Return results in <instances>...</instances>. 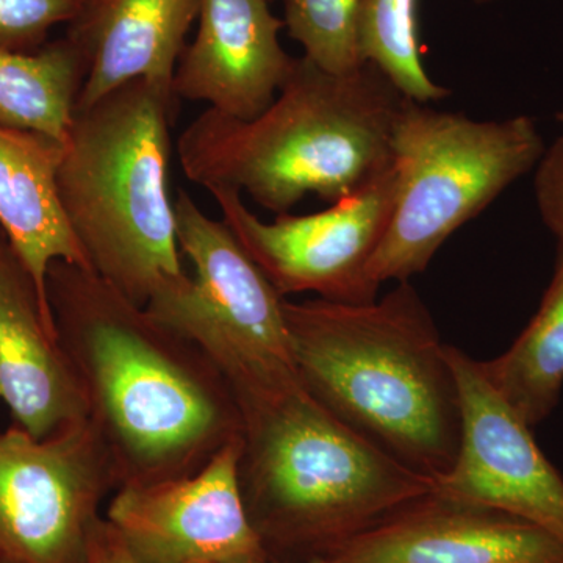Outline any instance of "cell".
<instances>
[{
    "instance_id": "5",
    "label": "cell",
    "mask_w": 563,
    "mask_h": 563,
    "mask_svg": "<svg viewBox=\"0 0 563 563\" xmlns=\"http://www.w3.org/2000/svg\"><path fill=\"white\" fill-rule=\"evenodd\" d=\"M179 99L139 79L76 109L63 141V213L92 273L146 307L187 277L169 192L172 124Z\"/></svg>"
},
{
    "instance_id": "7",
    "label": "cell",
    "mask_w": 563,
    "mask_h": 563,
    "mask_svg": "<svg viewBox=\"0 0 563 563\" xmlns=\"http://www.w3.org/2000/svg\"><path fill=\"white\" fill-rule=\"evenodd\" d=\"M177 242L192 276L162 288L146 310L199 347L244 410L301 387L284 302L224 221L187 191L176 198Z\"/></svg>"
},
{
    "instance_id": "20",
    "label": "cell",
    "mask_w": 563,
    "mask_h": 563,
    "mask_svg": "<svg viewBox=\"0 0 563 563\" xmlns=\"http://www.w3.org/2000/svg\"><path fill=\"white\" fill-rule=\"evenodd\" d=\"M285 29L303 57L333 74L365 65L361 51L362 0H282Z\"/></svg>"
},
{
    "instance_id": "13",
    "label": "cell",
    "mask_w": 563,
    "mask_h": 563,
    "mask_svg": "<svg viewBox=\"0 0 563 563\" xmlns=\"http://www.w3.org/2000/svg\"><path fill=\"white\" fill-rule=\"evenodd\" d=\"M272 0H201L198 31L174 73L177 99L252 120L272 106L295 57L285 52Z\"/></svg>"
},
{
    "instance_id": "25",
    "label": "cell",
    "mask_w": 563,
    "mask_h": 563,
    "mask_svg": "<svg viewBox=\"0 0 563 563\" xmlns=\"http://www.w3.org/2000/svg\"><path fill=\"white\" fill-rule=\"evenodd\" d=\"M558 121H559V124H561V128H562L561 139L563 140V106L561 107V110L558 111Z\"/></svg>"
},
{
    "instance_id": "2",
    "label": "cell",
    "mask_w": 563,
    "mask_h": 563,
    "mask_svg": "<svg viewBox=\"0 0 563 563\" xmlns=\"http://www.w3.org/2000/svg\"><path fill=\"white\" fill-rule=\"evenodd\" d=\"M302 387L344 424L437 485L461 446L457 380L421 296L399 282L363 303L284 302Z\"/></svg>"
},
{
    "instance_id": "6",
    "label": "cell",
    "mask_w": 563,
    "mask_h": 563,
    "mask_svg": "<svg viewBox=\"0 0 563 563\" xmlns=\"http://www.w3.org/2000/svg\"><path fill=\"white\" fill-rule=\"evenodd\" d=\"M544 151L531 117L476 121L407 98L393 131L395 206L369 279L380 287L426 272L444 242L537 168Z\"/></svg>"
},
{
    "instance_id": "26",
    "label": "cell",
    "mask_w": 563,
    "mask_h": 563,
    "mask_svg": "<svg viewBox=\"0 0 563 563\" xmlns=\"http://www.w3.org/2000/svg\"><path fill=\"white\" fill-rule=\"evenodd\" d=\"M258 563H279V562H258ZM307 563H331V562H325V561H318V562H307Z\"/></svg>"
},
{
    "instance_id": "3",
    "label": "cell",
    "mask_w": 563,
    "mask_h": 563,
    "mask_svg": "<svg viewBox=\"0 0 563 563\" xmlns=\"http://www.w3.org/2000/svg\"><path fill=\"white\" fill-rule=\"evenodd\" d=\"M406 96L373 63L333 74L292 60L276 99L252 120L207 109L180 133L185 177L288 213L309 195L335 203L393 166V131Z\"/></svg>"
},
{
    "instance_id": "1",
    "label": "cell",
    "mask_w": 563,
    "mask_h": 563,
    "mask_svg": "<svg viewBox=\"0 0 563 563\" xmlns=\"http://www.w3.org/2000/svg\"><path fill=\"white\" fill-rule=\"evenodd\" d=\"M46 292L118 488L191 476L242 439V410L222 374L146 307L63 261L47 269Z\"/></svg>"
},
{
    "instance_id": "28",
    "label": "cell",
    "mask_w": 563,
    "mask_h": 563,
    "mask_svg": "<svg viewBox=\"0 0 563 563\" xmlns=\"http://www.w3.org/2000/svg\"><path fill=\"white\" fill-rule=\"evenodd\" d=\"M272 2H273V0H272Z\"/></svg>"
},
{
    "instance_id": "21",
    "label": "cell",
    "mask_w": 563,
    "mask_h": 563,
    "mask_svg": "<svg viewBox=\"0 0 563 563\" xmlns=\"http://www.w3.org/2000/svg\"><path fill=\"white\" fill-rule=\"evenodd\" d=\"M87 0H0V47L35 52L58 25L80 16Z\"/></svg>"
},
{
    "instance_id": "16",
    "label": "cell",
    "mask_w": 563,
    "mask_h": 563,
    "mask_svg": "<svg viewBox=\"0 0 563 563\" xmlns=\"http://www.w3.org/2000/svg\"><path fill=\"white\" fill-rule=\"evenodd\" d=\"M62 155L63 141L0 124V229L51 318L46 276L52 263L90 269L58 198Z\"/></svg>"
},
{
    "instance_id": "23",
    "label": "cell",
    "mask_w": 563,
    "mask_h": 563,
    "mask_svg": "<svg viewBox=\"0 0 563 563\" xmlns=\"http://www.w3.org/2000/svg\"><path fill=\"white\" fill-rule=\"evenodd\" d=\"M87 563H141L129 550L120 533L101 518L92 531Z\"/></svg>"
},
{
    "instance_id": "27",
    "label": "cell",
    "mask_w": 563,
    "mask_h": 563,
    "mask_svg": "<svg viewBox=\"0 0 563 563\" xmlns=\"http://www.w3.org/2000/svg\"><path fill=\"white\" fill-rule=\"evenodd\" d=\"M474 2H477V3H488V2H495V0H474Z\"/></svg>"
},
{
    "instance_id": "19",
    "label": "cell",
    "mask_w": 563,
    "mask_h": 563,
    "mask_svg": "<svg viewBox=\"0 0 563 563\" xmlns=\"http://www.w3.org/2000/svg\"><path fill=\"white\" fill-rule=\"evenodd\" d=\"M358 35L363 60L383 70L406 98L429 103L450 96L422 66L418 0H362Z\"/></svg>"
},
{
    "instance_id": "11",
    "label": "cell",
    "mask_w": 563,
    "mask_h": 563,
    "mask_svg": "<svg viewBox=\"0 0 563 563\" xmlns=\"http://www.w3.org/2000/svg\"><path fill=\"white\" fill-rule=\"evenodd\" d=\"M461 399L462 435L453 468L437 481L448 498L523 518L563 543V479L526 424L496 390L483 362L446 346Z\"/></svg>"
},
{
    "instance_id": "9",
    "label": "cell",
    "mask_w": 563,
    "mask_h": 563,
    "mask_svg": "<svg viewBox=\"0 0 563 563\" xmlns=\"http://www.w3.org/2000/svg\"><path fill=\"white\" fill-rule=\"evenodd\" d=\"M209 192L224 224L282 298L313 292L332 302L377 299L380 287L369 279V265L390 224L395 166L329 209L301 217L280 213L272 222L252 213L239 191Z\"/></svg>"
},
{
    "instance_id": "24",
    "label": "cell",
    "mask_w": 563,
    "mask_h": 563,
    "mask_svg": "<svg viewBox=\"0 0 563 563\" xmlns=\"http://www.w3.org/2000/svg\"><path fill=\"white\" fill-rule=\"evenodd\" d=\"M7 244H9V240H7L5 233L0 229V250H2L3 246H7Z\"/></svg>"
},
{
    "instance_id": "22",
    "label": "cell",
    "mask_w": 563,
    "mask_h": 563,
    "mask_svg": "<svg viewBox=\"0 0 563 563\" xmlns=\"http://www.w3.org/2000/svg\"><path fill=\"white\" fill-rule=\"evenodd\" d=\"M537 206L547 228L554 233L559 246L563 247V140L559 136L550 150L544 151L537 165Z\"/></svg>"
},
{
    "instance_id": "18",
    "label": "cell",
    "mask_w": 563,
    "mask_h": 563,
    "mask_svg": "<svg viewBox=\"0 0 563 563\" xmlns=\"http://www.w3.org/2000/svg\"><path fill=\"white\" fill-rule=\"evenodd\" d=\"M485 373L529 428L547 420L563 387V247L539 310L512 346L483 362Z\"/></svg>"
},
{
    "instance_id": "17",
    "label": "cell",
    "mask_w": 563,
    "mask_h": 563,
    "mask_svg": "<svg viewBox=\"0 0 563 563\" xmlns=\"http://www.w3.org/2000/svg\"><path fill=\"white\" fill-rule=\"evenodd\" d=\"M85 77L87 62L68 35L35 52L0 47V124L65 141Z\"/></svg>"
},
{
    "instance_id": "14",
    "label": "cell",
    "mask_w": 563,
    "mask_h": 563,
    "mask_svg": "<svg viewBox=\"0 0 563 563\" xmlns=\"http://www.w3.org/2000/svg\"><path fill=\"white\" fill-rule=\"evenodd\" d=\"M0 399L35 439L88 418L79 376L10 244L0 250Z\"/></svg>"
},
{
    "instance_id": "8",
    "label": "cell",
    "mask_w": 563,
    "mask_h": 563,
    "mask_svg": "<svg viewBox=\"0 0 563 563\" xmlns=\"http://www.w3.org/2000/svg\"><path fill=\"white\" fill-rule=\"evenodd\" d=\"M117 488L88 418L46 439L10 426L0 432V563H87Z\"/></svg>"
},
{
    "instance_id": "12",
    "label": "cell",
    "mask_w": 563,
    "mask_h": 563,
    "mask_svg": "<svg viewBox=\"0 0 563 563\" xmlns=\"http://www.w3.org/2000/svg\"><path fill=\"white\" fill-rule=\"evenodd\" d=\"M331 563H563V543L523 518L433 492L355 537Z\"/></svg>"
},
{
    "instance_id": "10",
    "label": "cell",
    "mask_w": 563,
    "mask_h": 563,
    "mask_svg": "<svg viewBox=\"0 0 563 563\" xmlns=\"http://www.w3.org/2000/svg\"><path fill=\"white\" fill-rule=\"evenodd\" d=\"M242 446L243 437L191 476L118 488L103 518L141 563L268 562L244 507Z\"/></svg>"
},
{
    "instance_id": "4",
    "label": "cell",
    "mask_w": 563,
    "mask_h": 563,
    "mask_svg": "<svg viewBox=\"0 0 563 563\" xmlns=\"http://www.w3.org/2000/svg\"><path fill=\"white\" fill-rule=\"evenodd\" d=\"M240 487L269 562L332 558L435 483L329 412L306 388L243 412Z\"/></svg>"
},
{
    "instance_id": "15",
    "label": "cell",
    "mask_w": 563,
    "mask_h": 563,
    "mask_svg": "<svg viewBox=\"0 0 563 563\" xmlns=\"http://www.w3.org/2000/svg\"><path fill=\"white\" fill-rule=\"evenodd\" d=\"M199 7L201 0H87L66 31L87 62L77 109L139 79L174 95V73Z\"/></svg>"
}]
</instances>
